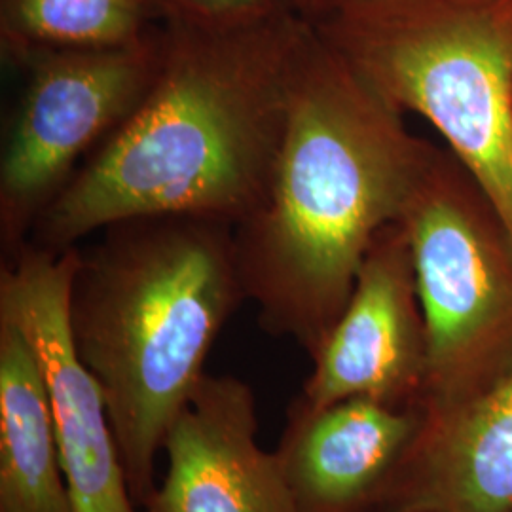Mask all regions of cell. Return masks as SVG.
<instances>
[{
	"label": "cell",
	"instance_id": "1",
	"mask_svg": "<svg viewBox=\"0 0 512 512\" xmlns=\"http://www.w3.org/2000/svg\"><path fill=\"white\" fill-rule=\"evenodd\" d=\"M310 33L294 12L224 29L160 23L150 90L40 215L29 243L65 253L131 217L232 226L249 217L272 181Z\"/></svg>",
	"mask_w": 512,
	"mask_h": 512
},
{
	"label": "cell",
	"instance_id": "2",
	"mask_svg": "<svg viewBox=\"0 0 512 512\" xmlns=\"http://www.w3.org/2000/svg\"><path fill=\"white\" fill-rule=\"evenodd\" d=\"M427 143L311 25L272 181L234 226L243 289L264 332L313 359L370 243L399 219Z\"/></svg>",
	"mask_w": 512,
	"mask_h": 512
},
{
	"label": "cell",
	"instance_id": "3",
	"mask_svg": "<svg viewBox=\"0 0 512 512\" xmlns=\"http://www.w3.org/2000/svg\"><path fill=\"white\" fill-rule=\"evenodd\" d=\"M99 232L78 247L69 319L105 397L129 492L145 509L167 433L247 296L228 222L147 215Z\"/></svg>",
	"mask_w": 512,
	"mask_h": 512
},
{
	"label": "cell",
	"instance_id": "4",
	"mask_svg": "<svg viewBox=\"0 0 512 512\" xmlns=\"http://www.w3.org/2000/svg\"><path fill=\"white\" fill-rule=\"evenodd\" d=\"M311 25L393 109L439 131L512 236V0H391Z\"/></svg>",
	"mask_w": 512,
	"mask_h": 512
},
{
	"label": "cell",
	"instance_id": "5",
	"mask_svg": "<svg viewBox=\"0 0 512 512\" xmlns=\"http://www.w3.org/2000/svg\"><path fill=\"white\" fill-rule=\"evenodd\" d=\"M399 222L427 327L421 408L471 403L512 370V236L458 158L427 143Z\"/></svg>",
	"mask_w": 512,
	"mask_h": 512
},
{
	"label": "cell",
	"instance_id": "6",
	"mask_svg": "<svg viewBox=\"0 0 512 512\" xmlns=\"http://www.w3.org/2000/svg\"><path fill=\"white\" fill-rule=\"evenodd\" d=\"M162 55L160 27L126 46L46 50L14 67L25 88L0 156L2 260L29 243L40 215L147 95Z\"/></svg>",
	"mask_w": 512,
	"mask_h": 512
},
{
	"label": "cell",
	"instance_id": "7",
	"mask_svg": "<svg viewBox=\"0 0 512 512\" xmlns=\"http://www.w3.org/2000/svg\"><path fill=\"white\" fill-rule=\"evenodd\" d=\"M78 247L52 253L27 243L2 260L0 317L37 355L73 512H147L135 505L101 387L74 346L69 296Z\"/></svg>",
	"mask_w": 512,
	"mask_h": 512
},
{
	"label": "cell",
	"instance_id": "8",
	"mask_svg": "<svg viewBox=\"0 0 512 512\" xmlns=\"http://www.w3.org/2000/svg\"><path fill=\"white\" fill-rule=\"evenodd\" d=\"M427 327L410 243L399 220L366 251L348 304L311 359L298 403L370 399L418 408L427 384Z\"/></svg>",
	"mask_w": 512,
	"mask_h": 512
},
{
	"label": "cell",
	"instance_id": "9",
	"mask_svg": "<svg viewBox=\"0 0 512 512\" xmlns=\"http://www.w3.org/2000/svg\"><path fill=\"white\" fill-rule=\"evenodd\" d=\"M147 512H296L274 452L258 444L255 391L205 374L173 421Z\"/></svg>",
	"mask_w": 512,
	"mask_h": 512
},
{
	"label": "cell",
	"instance_id": "10",
	"mask_svg": "<svg viewBox=\"0 0 512 512\" xmlns=\"http://www.w3.org/2000/svg\"><path fill=\"white\" fill-rule=\"evenodd\" d=\"M423 408L348 399L294 401L274 450L296 512L382 511L420 437Z\"/></svg>",
	"mask_w": 512,
	"mask_h": 512
},
{
	"label": "cell",
	"instance_id": "11",
	"mask_svg": "<svg viewBox=\"0 0 512 512\" xmlns=\"http://www.w3.org/2000/svg\"><path fill=\"white\" fill-rule=\"evenodd\" d=\"M399 507L512 512V370L471 403L425 414L384 509Z\"/></svg>",
	"mask_w": 512,
	"mask_h": 512
},
{
	"label": "cell",
	"instance_id": "12",
	"mask_svg": "<svg viewBox=\"0 0 512 512\" xmlns=\"http://www.w3.org/2000/svg\"><path fill=\"white\" fill-rule=\"evenodd\" d=\"M0 512H73L37 355L0 317Z\"/></svg>",
	"mask_w": 512,
	"mask_h": 512
},
{
	"label": "cell",
	"instance_id": "13",
	"mask_svg": "<svg viewBox=\"0 0 512 512\" xmlns=\"http://www.w3.org/2000/svg\"><path fill=\"white\" fill-rule=\"evenodd\" d=\"M152 0H0V48L16 65L46 50L114 48L152 33Z\"/></svg>",
	"mask_w": 512,
	"mask_h": 512
},
{
	"label": "cell",
	"instance_id": "14",
	"mask_svg": "<svg viewBox=\"0 0 512 512\" xmlns=\"http://www.w3.org/2000/svg\"><path fill=\"white\" fill-rule=\"evenodd\" d=\"M160 23L192 27H239L293 12L287 0H152Z\"/></svg>",
	"mask_w": 512,
	"mask_h": 512
},
{
	"label": "cell",
	"instance_id": "15",
	"mask_svg": "<svg viewBox=\"0 0 512 512\" xmlns=\"http://www.w3.org/2000/svg\"><path fill=\"white\" fill-rule=\"evenodd\" d=\"M287 2L296 16L310 23H317L323 19L334 18L340 14H348L353 10L384 4L391 0H287Z\"/></svg>",
	"mask_w": 512,
	"mask_h": 512
},
{
	"label": "cell",
	"instance_id": "16",
	"mask_svg": "<svg viewBox=\"0 0 512 512\" xmlns=\"http://www.w3.org/2000/svg\"><path fill=\"white\" fill-rule=\"evenodd\" d=\"M378 512H433L427 511V509H412V507H399V509H384V511Z\"/></svg>",
	"mask_w": 512,
	"mask_h": 512
}]
</instances>
